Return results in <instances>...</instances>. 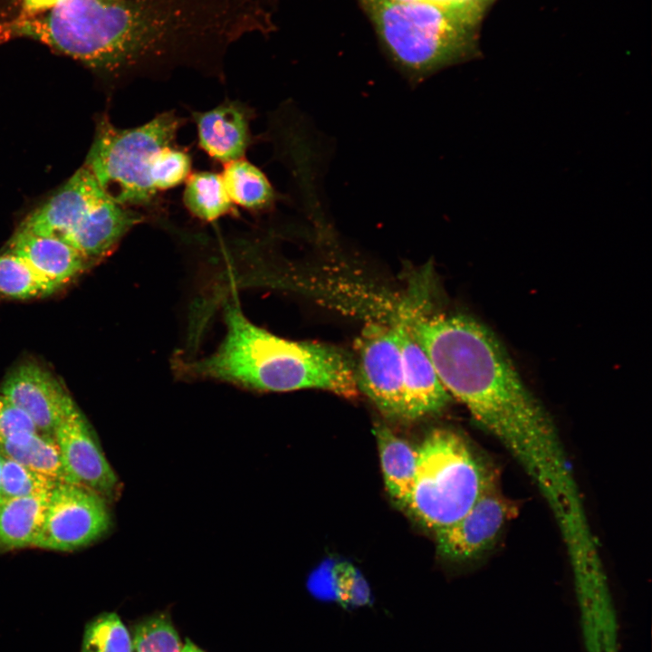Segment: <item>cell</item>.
I'll return each mask as SVG.
<instances>
[{
	"mask_svg": "<svg viewBox=\"0 0 652 652\" xmlns=\"http://www.w3.org/2000/svg\"><path fill=\"white\" fill-rule=\"evenodd\" d=\"M424 304L406 301L397 312L446 391L512 454L551 510L570 506L580 490L556 428L497 339L468 316L427 313Z\"/></svg>",
	"mask_w": 652,
	"mask_h": 652,
	"instance_id": "1",
	"label": "cell"
},
{
	"mask_svg": "<svg viewBox=\"0 0 652 652\" xmlns=\"http://www.w3.org/2000/svg\"><path fill=\"white\" fill-rule=\"evenodd\" d=\"M226 334L211 355L180 361L181 377L216 379L260 392L319 388L353 398L359 388L352 360L331 345L278 337L250 321L237 301L224 309Z\"/></svg>",
	"mask_w": 652,
	"mask_h": 652,
	"instance_id": "2",
	"label": "cell"
},
{
	"mask_svg": "<svg viewBox=\"0 0 652 652\" xmlns=\"http://www.w3.org/2000/svg\"><path fill=\"white\" fill-rule=\"evenodd\" d=\"M384 48L414 82L477 55V27L429 3L360 0Z\"/></svg>",
	"mask_w": 652,
	"mask_h": 652,
	"instance_id": "3",
	"label": "cell"
},
{
	"mask_svg": "<svg viewBox=\"0 0 652 652\" xmlns=\"http://www.w3.org/2000/svg\"><path fill=\"white\" fill-rule=\"evenodd\" d=\"M187 121L170 110L141 125L121 129L103 116L97 122L84 167L113 201L157 221L163 209L152 183L153 166L159 151L175 144Z\"/></svg>",
	"mask_w": 652,
	"mask_h": 652,
	"instance_id": "4",
	"label": "cell"
},
{
	"mask_svg": "<svg viewBox=\"0 0 652 652\" xmlns=\"http://www.w3.org/2000/svg\"><path fill=\"white\" fill-rule=\"evenodd\" d=\"M497 484L493 465L463 436L435 428L417 448L415 479L405 508L436 532L456 523Z\"/></svg>",
	"mask_w": 652,
	"mask_h": 652,
	"instance_id": "5",
	"label": "cell"
},
{
	"mask_svg": "<svg viewBox=\"0 0 652 652\" xmlns=\"http://www.w3.org/2000/svg\"><path fill=\"white\" fill-rule=\"evenodd\" d=\"M135 223L134 211L113 201L83 166L17 229L58 237L95 258L111 252Z\"/></svg>",
	"mask_w": 652,
	"mask_h": 652,
	"instance_id": "6",
	"label": "cell"
},
{
	"mask_svg": "<svg viewBox=\"0 0 652 652\" xmlns=\"http://www.w3.org/2000/svg\"><path fill=\"white\" fill-rule=\"evenodd\" d=\"M110 523L107 499L82 485L60 482L50 494L34 547L74 551L100 539Z\"/></svg>",
	"mask_w": 652,
	"mask_h": 652,
	"instance_id": "7",
	"label": "cell"
},
{
	"mask_svg": "<svg viewBox=\"0 0 652 652\" xmlns=\"http://www.w3.org/2000/svg\"><path fill=\"white\" fill-rule=\"evenodd\" d=\"M356 347L359 391L385 416L404 418L402 363L395 324L370 321L362 330Z\"/></svg>",
	"mask_w": 652,
	"mask_h": 652,
	"instance_id": "8",
	"label": "cell"
},
{
	"mask_svg": "<svg viewBox=\"0 0 652 652\" xmlns=\"http://www.w3.org/2000/svg\"><path fill=\"white\" fill-rule=\"evenodd\" d=\"M515 513L514 503L500 492L497 484L456 523L435 532L437 551L454 562L477 560L493 549Z\"/></svg>",
	"mask_w": 652,
	"mask_h": 652,
	"instance_id": "9",
	"label": "cell"
},
{
	"mask_svg": "<svg viewBox=\"0 0 652 652\" xmlns=\"http://www.w3.org/2000/svg\"><path fill=\"white\" fill-rule=\"evenodd\" d=\"M0 394L24 411L37 429L53 435L77 406L65 387L47 369L24 361L3 380Z\"/></svg>",
	"mask_w": 652,
	"mask_h": 652,
	"instance_id": "10",
	"label": "cell"
},
{
	"mask_svg": "<svg viewBox=\"0 0 652 652\" xmlns=\"http://www.w3.org/2000/svg\"><path fill=\"white\" fill-rule=\"evenodd\" d=\"M53 436L73 484L87 487L107 500L116 497L120 490L119 478L78 408L59 424Z\"/></svg>",
	"mask_w": 652,
	"mask_h": 652,
	"instance_id": "11",
	"label": "cell"
},
{
	"mask_svg": "<svg viewBox=\"0 0 652 652\" xmlns=\"http://www.w3.org/2000/svg\"><path fill=\"white\" fill-rule=\"evenodd\" d=\"M391 321L397 328L399 340L404 418L417 419L439 412L448 404L451 396L405 321L396 313Z\"/></svg>",
	"mask_w": 652,
	"mask_h": 652,
	"instance_id": "12",
	"label": "cell"
},
{
	"mask_svg": "<svg viewBox=\"0 0 652 652\" xmlns=\"http://www.w3.org/2000/svg\"><path fill=\"white\" fill-rule=\"evenodd\" d=\"M190 116L197 127L198 146L209 158L224 165L244 158L254 140L251 107L226 99L208 110H191Z\"/></svg>",
	"mask_w": 652,
	"mask_h": 652,
	"instance_id": "13",
	"label": "cell"
},
{
	"mask_svg": "<svg viewBox=\"0 0 652 652\" xmlns=\"http://www.w3.org/2000/svg\"><path fill=\"white\" fill-rule=\"evenodd\" d=\"M7 245V252L23 258L59 289L91 265L78 250L54 236L38 235L16 229Z\"/></svg>",
	"mask_w": 652,
	"mask_h": 652,
	"instance_id": "14",
	"label": "cell"
},
{
	"mask_svg": "<svg viewBox=\"0 0 652 652\" xmlns=\"http://www.w3.org/2000/svg\"><path fill=\"white\" fill-rule=\"evenodd\" d=\"M374 434L386 488L400 507H406L415 479L417 449L384 424L377 423Z\"/></svg>",
	"mask_w": 652,
	"mask_h": 652,
	"instance_id": "15",
	"label": "cell"
},
{
	"mask_svg": "<svg viewBox=\"0 0 652 652\" xmlns=\"http://www.w3.org/2000/svg\"><path fill=\"white\" fill-rule=\"evenodd\" d=\"M50 494L13 498L0 504V550L34 547Z\"/></svg>",
	"mask_w": 652,
	"mask_h": 652,
	"instance_id": "16",
	"label": "cell"
},
{
	"mask_svg": "<svg viewBox=\"0 0 652 652\" xmlns=\"http://www.w3.org/2000/svg\"><path fill=\"white\" fill-rule=\"evenodd\" d=\"M0 455L57 482L72 483L53 435L41 431L14 435L0 444Z\"/></svg>",
	"mask_w": 652,
	"mask_h": 652,
	"instance_id": "17",
	"label": "cell"
},
{
	"mask_svg": "<svg viewBox=\"0 0 652 652\" xmlns=\"http://www.w3.org/2000/svg\"><path fill=\"white\" fill-rule=\"evenodd\" d=\"M221 176L235 206L254 213L264 212L273 208L282 198L266 175L244 158L225 164Z\"/></svg>",
	"mask_w": 652,
	"mask_h": 652,
	"instance_id": "18",
	"label": "cell"
},
{
	"mask_svg": "<svg viewBox=\"0 0 652 652\" xmlns=\"http://www.w3.org/2000/svg\"><path fill=\"white\" fill-rule=\"evenodd\" d=\"M182 201L187 212L203 222H214L226 216H237L221 174L212 171L191 173L185 181Z\"/></svg>",
	"mask_w": 652,
	"mask_h": 652,
	"instance_id": "19",
	"label": "cell"
},
{
	"mask_svg": "<svg viewBox=\"0 0 652 652\" xmlns=\"http://www.w3.org/2000/svg\"><path fill=\"white\" fill-rule=\"evenodd\" d=\"M60 290L20 256L0 254V300H29L46 297Z\"/></svg>",
	"mask_w": 652,
	"mask_h": 652,
	"instance_id": "20",
	"label": "cell"
},
{
	"mask_svg": "<svg viewBox=\"0 0 652 652\" xmlns=\"http://www.w3.org/2000/svg\"><path fill=\"white\" fill-rule=\"evenodd\" d=\"M80 652H132L131 634L116 612H101L85 624Z\"/></svg>",
	"mask_w": 652,
	"mask_h": 652,
	"instance_id": "21",
	"label": "cell"
},
{
	"mask_svg": "<svg viewBox=\"0 0 652 652\" xmlns=\"http://www.w3.org/2000/svg\"><path fill=\"white\" fill-rule=\"evenodd\" d=\"M132 652H180L182 644L168 612L137 622L131 630Z\"/></svg>",
	"mask_w": 652,
	"mask_h": 652,
	"instance_id": "22",
	"label": "cell"
},
{
	"mask_svg": "<svg viewBox=\"0 0 652 652\" xmlns=\"http://www.w3.org/2000/svg\"><path fill=\"white\" fill-rule=\"evenodd\" d=\"M60 483L19 463L4 457L2 494L4 501L47 494Z\"/></svg>",
	"mask_w": 652,
	"mask_h": 652,
	"instance_id": "23",
	"label": "cell"
},
{
	"mask_svg": "<svg viewBox=\"0 0 652 652\" xmlns=\"http://www.w3.org/2000/svg\"><path fill=\"white\" fill-rule=\"evenodd\" d=\"M192 158L188 151L176 144L164 147L152 169L154 188L161 194L184 183L191 174Z\"/></svg>",
	"mask_w": 652,
	"mask_h": 652,
	"instance_id": "24",
	"label": "cell"
},
{
	"mask_svg": "<svg viewBox=\"0 0 652 652\" xmlns=\"http://www.w3.org/2000/svg\"><path fill=\"white\" fill-rule=\"evenodd\" d=\"M333 601L341 608L354 609L371 602L369 586L361 572L346 561L333 565Z\"/></svg>",
	"mask_w": 652,
	"mask_h": 652,
	"instance_id": "25",
	"label": "cell"
},
{
	"mask_svg": "<svg viewBox=\"0 0 652 652\" xmlns=\"http://www.w3.org/2000/svg\"><path fill=\"white\" fill-rule=\"evenodd\" d=\"M35 431L39 430L29 416L0 394V444L14 435Z\"/></svg>",
	"mask_w": 652,
	"mask_h": 652,
	"instance_id": "26",
	"label": "cell"
},
{
	"mask_svg": "<svg viewBox=\"0 0 652 652\" xmlns=\"http://www.w3.org/2000/svg\"><path fill=\"white\" fill-rule=\"evenodd\" d=\"M335 561L325 560L309 576L307 588L321 600L333 601V565Z\"/></svg>",
	"mask_w": 652,
	"mask_h": 652,
	"instance_id": "27",
	"label": "cell"
},
{
	"mask_svg": "<svg viewBox=\"0 0 652 652\" xmlns=\"http://www.w3.org/2000/svg\"><path fill=\"white\" fill-rule=\"evenodd\" d=\"M394 2H403V3H412V2H419V3H429L433 5H439L441 7H444L446 9H448L459 16H461L464 20H465L468 24H472L473 26L477 27L478 25L471 19V17L467 14L465 10L463 8L461 4L458 0H389Z\"/></svg>",
	"mask_w": 652,
	"mask_h": 652,
	"instance_id": "28",
	"label": "cell"
},
{
	"mask_svg": "<svg viewBox=\"0 0 652 652\" xmlns=\"http://www.w3.org/2000/svg\"><path fill=\"white\" fill-rule=\"evenodd\" d=\"M468 15L477 24L481 22L486 9L494 0H458Z\"/></svg>",
	"mask_w": 652,
	"mask_h": 652,
	"instance_id": "29",
	"label": "cell"
},
{
	"mask_svg": "<svg viewBox=\"0 0 652 652\" xmlns=\"http://www.w3.org/2000/svg\"><path fill=\"white\" fill-rule=\"evenodd\" d=\"M180 652H206L199 647L195 645L190 639L187 638L185 643L182 645Z\"/></svg>",
	"mask_w": 652,
	"mask_h": 652,
	"instance_id": "30",
	"label": "cell"
},
{
	"mask_svg": "<svg viewBox=\"0 0 652 652\" xmlns=\"http://www.w3.org/2000/svg\"><path fill=\"white\" fill-rule=\"evenodd\" d=\"M43 0H24L23 7L24 9H33L36 7Z\"/></svg>",
	"mask_w": 652,
	"mask_h": 652,
	"instance_id": "31",
	"label": "cell"
},
{
	"mask_svg": "<svg viewBox=\"0 0 652 652\" xmlns=\"http://www.w3.org/2000/svg\"><path fill=\"white\" fill-rule=\"evenodd\" d=\"M4 456L0 455V504L4 502L2 494V468H3Z\"/></svg>",
	"mask_w": 652,
	"mask_h": 652,
	"instance_id": "32",
	"label": "cell"
},
{
	"mask_svg": "<svg viewBox=\"0 0 652 652\" xmlns=\"http://www.w3.org/2000/svg\"><path fill=\"white\" fill-rule=\"evenodd\" d=\"M101 1L107 2V3H112V2H116V1H118V0H101Z\"/></svg>",
	"mask_w": 652,
	"mask_h": 652,
	"instance_id": "33",
	"label": "cell"
}]
</instances>
